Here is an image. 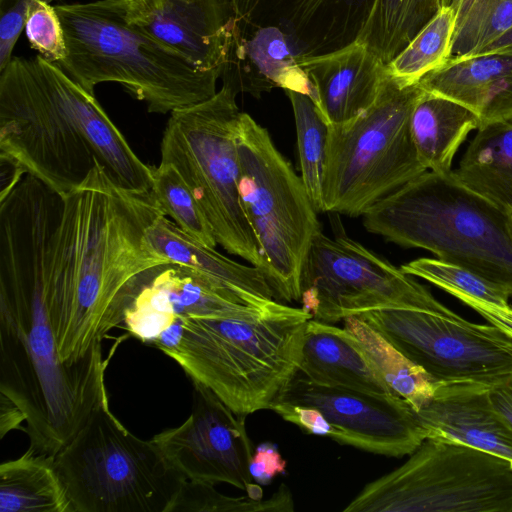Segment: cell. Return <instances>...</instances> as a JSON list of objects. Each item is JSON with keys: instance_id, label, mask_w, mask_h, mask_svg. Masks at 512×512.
Instances as JSON below:
<instances>
[{"instance_id": "1", "label": "cell", "mask_w": 512, "mask_h": 512, "mask_svg": "<svg viewBox=\"0 0 512 512\" xmlns=\"http://www.w3.org/2000/svg\"><path fill=\"white\" fill-rule=\"evenodd\" d=\"M62 202L18 190L0 203V395L26 421L37 453L55 456L108 401L102 349L67 365L51 320V268Z\"/></svg>"}, {"instance_id": "2", "label": "cell", "mask_w": 512, "mask_h": 512, "mask_svg": "<svg viewBox=\"0 0 512 512\" xmlns=\"http://www.w3.org/2000/svg\"><path fill=\"white\" fill-rule=\"evenodd\" d=\"M51 268V320L62 362L74 365L102 349L122 322L129 283L167 263L150 247L146 231L164 215L153 194L114 183L96 162L83 183L63 195Z\"/></svg>"}, {"instance_id": "3", "label": "cell", "mask_w": 512, "mask_h": 512, "mask_svg": "<svg viewBox=\"0 0 512 512\" xmlns=\"http://www.w3.org/2000/svg\"><path fill=\"white\" fill-rule=\"evenodd\" d=\"M0 157L64 195L96 162L122 189L151 194L152 166L132 150L97 101L41 55L0 71Z\"/></svg>"}, {"instance_id": "4", "label": "cell", "mask_w": 512, "mask_h": 512, "mask_svg": "<svg viewBox=\"0 0 512 512\" xmlns=\"http://www.w3.org/2000/svg\"><path fill=\"white\" fill-rule=\"evenodd\" d=\"M312 318L302 307L277 301L249 316H178L151 346L246 417L270 410L299 372Z\"/></svg>"}, {"instance_id": "5", "label": "cell", "mask_w": 512, "mask_h": 512, "mask_svg": "<svg viewBox=\"0 0 512 512\" xmlns=\"http://www.w3.org/2000/svg\"><path fill=\"white\" fill-rule=\"evenodd\" d=\"M68 53L56 63L89 93L121 84L148 112L167 114L214 96L220 70L202 71L126 17L122 0L55 6Z\"/></svg>"}, {"instance_id": "6", "label": "cell", "mask_w": 512, "mask_h": 512, "mask_svg": "<svg viewBox=\"0 0 512 512\" xmlns=\"http://www.w3.org/2000/svg\"><path fill=\"white\" fill-rule=\"evenodd\" d=\"M362 217L368 232L403 247L428 250L512 297L509 212L465 186L452 171L427 170Z\"/></svg>"}, {"instance_id": "7", "label": "cell", "mask_w": 512, "mask_h": 512, "mask_svg": "<svg viewBox=\"0 0 512 512\" xmlns=\"http://www.w3.org/2000/svg\"><path fill=\"white\" fill-rule=\"evenodd\" d=\"M422 92L388 77L375 102L356 118L328 125L322 182L323 212L358 217L427 171L410 130Z\"/></svg>"}, {"instance_id": "8", "label": "cell", "mask_w": 512, "mask_h": 512, "mask_svg": "<svg viewBox=\"0 0 512 512\" xmlns=\"http://www.w3.org/2000/svg\"><path fill=\"white\" fill-rule=\"evenodd\" d=\"M73 512H168L183 479L100 404L55 456Z\"/></svg>"}, {"instance_id": "9", "label": "cell", "mask_w": 512, "mask_h": 512, "mask_svg": "<svg viewBox=\"0 0 512 512\" xmlns=\"http://www.w3.org/2000/svg\"><path fill=\"white\" fill-rule=\"evenodd\" d=\"M236 92L223 86L211 98L170 113L163 132L162 163L183 176L216 238L228 253L265 275L261 247L242 208L236 129L241 114Z\"/></svg>"}, {"instance_id": "10", "label": "cell", "mask_w": 512, "mask_h": 512, "mask_svg": "<svg viewBox=\"0 0 512 512\" xmlns=\"http://www.w3.org/2000/svg\"><path fill=\"white\" fill-rule=\"evenodd\" d=\"M236 143L242 208L261 247L265 277L275 296L300 301L301 276L322 232L305 184L276 148L269 132L241 112Z\"/></svg>"}, {"instance_id": "11", "label": "cell", "mask_w": 512, "mask_h": 512, "mask_svg": "<svg viewBox=\"0 0 512 512\" xmlns=\"http://www.w3.org/2000/svg\"><path fill=\"white\" fill-rule=\"evenodd\" d=\"M345 512H512V462L426 438L401 466L367 483Z\"/></svg>"}, {"instance_id": "12", "label": "cell", "mask_w": 512, "mask_h": 512, "mask_svg": "<svg viewBox=\"0 0 512 512\" xmlns=\"http://www.w3.org/2000/svg\"><path fill=\"white\" fill-rule=\"evenodd\" d=\"M435 300L413 276L345 234L319 233L301 276V307L329 324L375 310L423 308Z\"/></svg>"}, {"instance_id": "13", "label": "cell", "mask_w": 512, "mask_h": 512, "mask_svg": "<svg viewBox=\"0 0 512 512\" xmlns=\"http://www.w3.org/2000/svg\"><path fill=\"white\" fill-rule=\"evenodd\" d=\"M436 381L489 382L512 372V339L462 318L437 299L423 308L358 315Z\"/></svg>"}, {"instance_id": "14", "label": "cell", "mask_w": 512, "mask_h": 512, "mask_svg": "<svg viewBox=\"0 0 512 512\" xmlns=\"http://www.w3.org/2000/svg\"><path fill=\"white\" fill-rule=\"evenodd\" d=\"M189 417L178 427L152 437L169 465L185 480L227 483L262 499V488L249 471L254 453L245 416L234 413L213 391L192 381Z\"/></svg>"}, {"instance_id": "15", "label": "cell", "mask_w": 512, "mask_h": 512, "mask_svg": "<svg viewBox=\"0 0 512 512\" xmlns=\"http://www.w3.org/2000/svg\"><path fill=\"white\" fill-rule=\"evenodd\" d=\"M276 400L320 410L338 431L336 442L367 452L399 458L427 438L415 409L395 394L320 385L298 372Z\"/></svg>"}, {"instance_id": "16", "label": "cell", "mask_w": 512, "mask_h": 512, "mask_svg": "<svg viewBox=\"0 0 512 512\" xmlns=\"http://www.w3.org/2000/svg\"><path fill=\"white\" fill-rule=\"evenodd\" d=\"M265 308L249 305L193 268L167 262L146 269L129 283L124 294L120 327L151 346L178 316H249Z\"/></svg>"}, {"instance_id": "17", "label": "cell", "mask_w": 512, "mask_h": 512, "mask_svg": "<svg viewBox=\"0 0 512 512\" xmlns=\"http://www.w3.org/2000/svg\"><path fill=\"white\" fill-rule=\"evenodd\" d=\"M375 0H231L235 25L275 27L297 56L332 52L356 41Z\"/></svg>"}, {"instance_id": "18", "label": "cell", "mask_w": 512, "mask_h": 512, "mask_svg": "<svg viewBox=\"0 0 512 512\" xmlns=\"http://www.w3.org/2000/svg\"><path fill=\"white\" fill-rule=\"evenodd\" d=\"M125 9L129 22L183 54L197 69L222 70L234 28L231 0H138Z\"/></svg>"}, {"instance_id": "19", "label": "cell", "mask_w": 512, "mask_h": 512, "mask_svg": "<svg viewBox=\"0 0 512 512\" xmlns=\"http://www.w3.org/2000/svg\"><path fill=\"white\" fill-rule=\"evenodd\" d=\"M417 415L427 438L467 445L512 462V426L492 404L485 382L438 381Z\"/></svg>"}, {"instance_id": "20", "label": "cell", "mask_w": 512, "mask_h": 512, "mask_svg": "<svg viewBox=\"0 0 512 512\" xmlns=\"http://www.w3.org/2000/svg\"><path fill=\"white\" fill-rule=\"evenodd\" d=\"M296 62L307 75L311 100L328 125L346 123L366 111L389 77L386 64L358 40L332 52L297 56Z\"/></svg>"}, {"instance_id": "21", "label": "cell", "mask_w": 512, "mask_h": 512, "mask_svg": "<svg viewBox=\"0 0 512 512\" xmlns=\"http://www.w3.org/2000/svg\"><path fill=\"white\" fill-rule=\"evenodd\" d=\"M296 57L289 40L278 28L244 29L234 23L220 78L223 86L236 93L247 92L259 97L280 87L312 98V85Z\"/></svg>"}, {"instance_id": "22", "label": "cell", "mask_w": 512, "mask_h": 512, "mask_svg": "<svg viewBox=\"0 0 512 512\" xmlns=\"http://www.w3.org/2000/svg\"><path fill=\"white\" fill-rule=\"evenodd\" d=\"M418 83L426 91L471 109L478 115L480 127L512 123V47L450 58Z\"/></svg>"}, {"instance_id": "23", "label": "cell", "mask_w": 512, "mask_h": 512, "mask_svg": "<svg viewBox=\"0 0 512 512\" xmlns=\"http://www.w3.org/2000/svg\"><path fill=\"white\" fill-rule=\"evenodd\" d=\"M154 252L167 262L193 268L214 279L251 306L265 308L275 294L263 272L206 247L184 233L173 221L160 215L147 229Z\"/></svg>"}, {"instance_id": "24", "label": "cell", "mask_w": 512, "mask_h": 512, "mask_svg": "<svg viewBox=\"0 0 512 512\" xmlns=\"http://www.w3.org/2000/svg\"><path fill=\"white\" fill-rule=\"evenodd\" d=\"M299 373L320 385L393 394L350 332L313 318L306 327Z\"/></svg>"}, {"instance_id": "25", "label": "cell", "mask_w": 512, "mask_h": 512, "mask_svg": "<svg viewBox=\"0 0 512 512\" xmlns=\"http://www.w3.org/2000/svg\"><path fill=\"white\" fill-rule=\"evenodd\" d=\"M480 127L468 107L422 89L410 116V130L421 164L429 171L451 172L452 160L468 133Z\"/></svg>"}, {"instance_id": "26", "label": "cell", "mask_w": 512, "mask_h": 512, "mask_svg": "<svg viewBox=\"0 0 512 512\" xmlns=\"http://www.w3.org/2000/svg\"><path fill=\"white\" fill-rule=\"evenodd\" d=\"M0 512H73L54 456L29 447L0 465Z\"/></svg>"}, {"instance_id": "27", "label": "cell", "mask_w": 512, "mask_h": 512, "mask_svg": "<svg viewBox=\"0 0 512 512\" xmlns=\"http://www.w3.org/2000/svg\"><path fill=\"white\" fill-rule=\"evenodd\" d=\"M454 176L471 190L512 210V123L481 126Z\"/></svg>"}, {"instance_id": "28", "label": "cell", "mask_w": 512, "mask_h": 512, "mask_svg": "<svg viewBox=\"0 0 512 512\" xmlns=\"http://www.w3.org/2000/svg\"><path fill=\"white\" fill-rule=\"evenodd\" d=\"M343 323L393 394L408 401L415 411L431 399L438 381L360 317H348Z\"/></svg>"}, {"instance_id": "29", "label": "cell", "mask_w": 512, "mask_h": 512, "mask_svg": "<svg viewBox=\"0 0 512 512\" xmlns=\"http://www.w3.org/2000/svg\"><path fill=\"white\" fill-rule=\"evenodd\" d=\"M441 7V0H375L356 40L388 64Z\"/></svg>"}, {"instance_id": "30", "label": "cell", "mask_w": 512, "mask_h": 512, "mask_svg": "<svg viewBox=\"0 0 512 512\" xmlns=\"http://www.w3.org/2000/svg\"><path fill=\"white\" fill-rule=\"evenodd\" d=\"M454 29L453 6H442L407 46L386 64L389 76L402 85H413L445 65L451 57Z\"/></svg>"}, {"instance_id": "31", "label": "cell", "mask_w": 512, "mask_h": 512, "mask_svg": "<svg viewBox=\"0 0 512 512\" xmlns=\"http://www.w3.org/2000/svg\"><path fill=\"white\" fill-rule=\"evenodd\" d=\"M295 120L301 177L317 213L323 212L322 182L326 159L328 123L305 94L284 90Z\"/></svg>"}, {"instance_id": "32", "label": "cell", "mask_w": 512, "mask_h": 512, "mask_svg": "<svg viewBox=\"0 0 512 512\" xmlns=\"http://www.w3.org/2000/svg\"><path fill=\"white\" fill-rule=\"evenodd\" d=\"M451 57L478 53L512 28V0H453Z\"/></svg>"}, {"instance_id": "33", "label": "cell", "mask_w": 512, "mask_h": 512, "mask_svg": "<svg viewBox=\"0 0 512 512\" xmlns=\"http://www.w3.org/2000/svg\"><path fill=\"white\" fill-rule=\"evenodd\" d=\"M152 194L165 216L200 244L215 248L213 229L180 172L168 163L152 168Z\"/></svg>"}, {"instance_id": "34", "label": "cell", "mask_w": 512, "mask_h": 512, "mask_svg": "<svg viewBox=\"0 0 512 512\" xmlns=\"http://www.w3.org/2000/svg\"><path fill=\"white\" fill-rule=\"evenodd\" d=\"M400 268L406 274L437 286L473 310L484 304L509 305V296L502 290L471 271L440 259L418 258Z\"/></svg>"}, {"instance_id": "35", "label": "cell", "mask_w": 512, "mask_h": 512, "mask_svg": "<svg viewBox=\"0 0 512 512\" xmlns=\"http://www.w3.org/2000/svg\"><path fill=\"white\" fill-rule=\"evenodd\" d=\"M291 512L294 503L290 490L281 484L269 499L221 494L214 484L184 480L168 512Z\"/></svg>"}, {"instance_id": "36", "label": "cell", "mask_w": 512, "mask_h": 512, "mask_svg": "<svg viewBox=\"0 0 512 512\" xmlns=\"http://www.w3.org/2000/svg\"><path fill=\"white\" fill-rule=\"evenodd\" d=\"M25 32L32 49L52 63L68 53L64 29L56 8L44 0H33L25 21Z\"/></svg>"}, {"instance_id": "37", "label": "cell", "mask_w": 512, "mask_h": 512, "mask_svg": "<svg viewBox=\"0 0 512 512\" xmlns=\"http://www.w3.org/2000/svg\"><path fill=\"white\" fill-rule=\"evenodd\" d=\"M32 1L0 0V71L12 59V51L25 27L27 10Z\"/></svg>"}, {"instance_id": "38", "label": "cell", "mask_w": 512, "mask_h": 512, "mask_svg": "<svg viewBox=\"0 0 512 512\" xmlns=\"http://www.w3.org/2000/svg\"><path fill=\"white\" fill-rule=\"evenodd\" d=\"M270 410L284 420L298 426L307 434L325 436L337 441L339 433L325 418L322 412L314 407L293 404L276 400Z\"/></svg>"}, {"instance_id": "39", "label": "cell", "mask_w": 512, "mask_h": 512, "mask_svg": "<svg viewBox=\"0 0 512 512\" xmlns=\"http://www.w3.org/2000/svg\"><path fill=\"white\" fill-rule=\"evenodd\" d=\"M286 466V461L277 445L272 442H263L254 450L249 471L253 481L260 485H268L276 476L285 473Z\"/></svg>"}, {"instance_id": "40", "label": "cell", "mask_w": 512, "mask_h": 512, "mask_svg": "<svg viewBox=\"0 0 512 512\" xmlns=\"http://www.w3.org/2000/svg\"><path fill=\"white\" fill-rule=\"evenodd\" d=\"M486 383L492 404L512 426V372Z\"/></svg>"}, {"instance_id": "41", "label": "cell", "mask_w": 512, "mask_h": 512, "mask_svg": "<svg viewBox=\"0 0 512 512\" xmlns=\"http://www.w3.org/2000/svg\"><path fill=\"white\" fill-rule=\"evenodd\" d=\"M508 47H512V28L474 55L493 52Z\"/></svg>"}, {"instance_id": "42", "label": "cell", "mask_w": 512, "mask_h": 512, "mask_svg": "<svg viewBox=\"0 0 512 512\" xmlns=\"http://www.w3.org/2000/svg\"><path fill=\"white\" fill-rule=\"evenodd\" d=\"M125 4H131V3H134L138 0H122Z\"/></svg>"}, {"instance_id": "43", "label": "cell", "mask_w": 512, "mask_h": 512, "mask_svg": "<svg viewBox=\"0 0 512 512\" xmlns=\"http://www.w3.org/2000/svg\"><path fill=\"white\" fill-rule=\"evenodd\" d=\"M508 212H509V215H510V218H511V222H512V210L508 211Z\"/></svg>"}]
</instances>
